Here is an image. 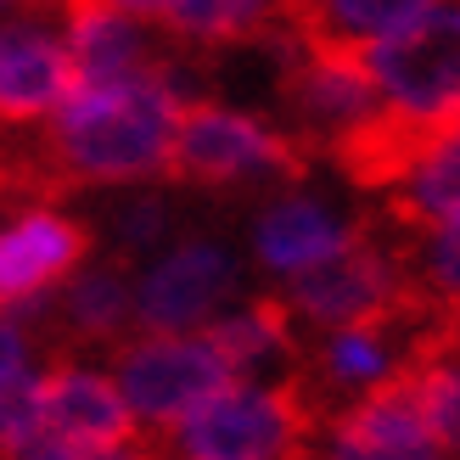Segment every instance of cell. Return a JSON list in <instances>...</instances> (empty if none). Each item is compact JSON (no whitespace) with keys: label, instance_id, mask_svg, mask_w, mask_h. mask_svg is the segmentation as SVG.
Instances as JSON below:
<instances>
[{"label":"cell","instance_id":"obj_1","mask_svg":"<svg viewBox=\"0 0 460 460\" xmlns=\"http://www.w3.org/2000/svg\"><path fill=\"white\" fill-rule=\"evenodd\" d=\"M186 84L180 74L124 84V90H79L57 107L51 119V164L67 180H90V186H124V180H146L169 169L174 129L186 112Z\"/></svg>","mask_w":460,"mask_h":460},{"label":"cell","instance_id":"obj_2","mask_svg":"<svg viewBox=\"0 0 460 460\" xmlns=\"http://www.w3.org/2000/svg\"><path fill=\"white\" fill-rule=\"evenodd\" d=\"M387 119L404 124L416 141H432L460 119V6L421 0L416 17L399 22L387 40L359 51Z\"/></svg>","mask_w":460,"mask_h":460},{"label":"cell","instance_id":"obj_3","mask_svg":"<svg viewBox=\"0 0 460 460\" xmlns=\"http://www.w3.org/2000/svg\"><path fill=\"white\" fill-rule=\"evenodd\" d=\"M275 45H281V90H287V107L292 119L304 124L314 141H326L332 152H342L354 141V135H365L371 124H382V96L371 74H365L359 51H342V45H320L309 40L304 29H297V17L281 12V22H275Z\"/></svg>","mask_w":460,"mask_h":460},{"label":"cell","instance_id":"obj_4","mask_svg":"<svg viewBox=\"0 0 460 460\" xmlns=\"http://www.w3.org/2000/svg\"><path fill=\"white\" fill-rule=\"evenodd\" d=\"M309 438V410L297 387L230 382L214 404L174 432L180 460H297Z\"/></svg>","mask_w":460,"mask_h":460},{"label":"cell","instance_id":"obj_5","mask_svg":"<svg viewBox=\"0 0 460 460\" xmlns=\"http://www.w3.org/2000/svg\"><path fill=\"white\" fill-rule=\"evenodd\" d=\"M112 382L135 421L180 432L202 404H214L230 387V365L208 337H141L119 354Z\"/></svg>","mask_w":460,"mask_h":460},{"label":"cell","instance_id":"obj_6","mask_svg":"<svg viewBox=\"0 0 460 460\" xmlns=\"http://www.w3.org/2000/svg\"><path fill=\"white\" fill-rule=\"evenodd\" d=\"M169 169L180 180H202V186H230V180H270V174H297L304 157L281 129L252 119L242 107L219 102H191L180 112Z\"/></svg>","mask_w":460,"mask_h":460},{"label":"cell","instance_id":"obj_7","mask_svg":"<svg viewBox=\"0 0 460 460\" xmlns=\"http://www.w3.org/2000/svg\"><path fill=\"white\" fill-rule=\"evenodd\" d=\"M236 292V252L214 236H191L129 287L135 320L152 337H197L202 320H219V304Z\"/></svg>","mask_w":460,"mask_h":460},{"label":"cell","instance_id":"obj_8","mask_svg":"<svg viewBox=\"0 0 460 460\" xmlns=\"http://www.w3.org/2000/svg\"><path fill=\"white\" fill-rule=\"evenodd\" d=\"M62 40L79 90H124L174 74L157 22L141 6H74Z\"/></svg>","mask_w":460,"mask_h":460},{"label":"cell","instance_id":"obj_9","mask_svg":"<svg viewBox=\"0 0 460 460\" xmlns=\"http://www.w3.org/2000/svg\"><path fill=\"white\" fill-rule=\"evenodd\" d=\"M287 309L326 332H359V326H382L404 309V281L394 259L371 242H354L349 252H337L332 264H320L314 275L287 287Z\"/></svg>","mask_w":460,"mask_h":460},{"label":"cell","instance_id":"obj_10","mask_svg":"<svg viewBox=\"0 0 460 460\" xmlns=\"http://www.w3.org/2000/svg\"><path fill=\"white\" fill-rule=\"evenodd\" d=\"M84 230L57 208H22L0 225V314H34L57 287L79 275Z\"/></svg>","mask_w":460,"mask_h":460},{"label":"cell","instance_id":"obj_11","mask_svg":"<svg viewBox=\"0 0 460 460\" xmlns=\"http://www.w3.org/2000/svg\"><path fill=\"white\" fill-rule=\"evenodd\" d=\"M326 460H444V444L427 427L416 376L399 371L376 394H365L342 410L332 421Z\"/></svg>","mask_w":460,"mask_h":460},{"label":"cell","instance_id":"obj_12","mask_svg":"<svg viewBox=\"0 0 460 460\" xmlns=\"http://www.w3.org/2000/svg\"><path fill=\"white\" fill-rule=\"evenodd\" d=\"M67 96H74L67 40L51 22L6 17L0 22V124L57 119V107Z\"/></svg>","mask_w":460,"mask_h":460},{"label":"cell","instance_id":"obj_13","mask_svg":"<svg viewBox=\"0 0 460 460\" xmlns=\"http://www.w3.org/2000/svg\"><path fill=\"white\" fill-rule=\"evenodd\" d=\"M359 236L342 214H332L320 197H275L270 208L252 225V252L270 275H287V281H304L320 264H332L337 252H349Z\"/></svg>","mask_w":460,"mask_h":460},{"label":"cell","instance_id":"obj_14","mask_svg":"<svg viewBox=\"0 0 460 460\" xmlns=\"http://www.w3.org/2000/svg\"><path fill=\"white\" fill-rule=\"evenodd\" d=\"M40 427L51 438L102 449V444H124L135 416L112 376L90 371V365H51L40 376Z\"/></svg>","mask_w":460,"mask_h":460},{"label":"cell","instance_id":"obj_15","mask_svg":"<svg viewBox=\"0 0 460 460\" xmlns=\"http://www.w3.org/2000/svg\"><path fill=\"white\" fill-rule=\"evenodd\" d=\"M394 197H399V214L421 230H438L460 214V119L427 141V152L410 164Z\"/></svg>","mask_w":460,"mask_h":460},{"label":"cell","instance_id":"obj_16","mask_svg":"<svg viewBox=\"0 0 460 460\" xmlns=\"http://www.w3.org/2000/svg\"><path fill=\"white\" fill-rule=\"evenodd\" d=\"M157 29H169L180 40L197 45H242V40H264L275 34L281 12L259 6V0H157V6H141Z\"/></svg>","mask_w":460,"mask_h":460},{"label":"cell","instance_id":"obj_17","mask_svg":"<svg viewBox=\"0 0 460 460\" xmlns=\"http://www.w3.org/2000/svg\"><path fill=\"white\" fill-rule=\"evenodd\" d=\"M208 342L230 365V376L264 371V365L281 359L287 342H292V309L281 304V297H252V304H242V309H230V314L214 320Z\"/></svg>","mask_w":460,"mask_h":460},{"label":"cell","instance_id":"obj_18","mask_svg":"<svg viewBox=\"0 0 460 460\" xmlns=\"http://www.w3.org/2000/svg\"><path fill=\"white\" fill-rule=\"evenodd\" d=\"M57 314H62V326L74 332V337H112L135 314V297H129L124 270L119 264H90V270H79L74 281L62 287Z\"/></svg>","mask_w":460,"mask_h":460},{"label":"cell","instance_id":"obj_19","mask_svg":"<svg viewBox=\"0 0 460 460\" xmlns=\"http://www.w3.org/2000/svg\"><path fill=\"white\" fill-rule=\"evenodd\" d=\"M410 376L421 387V410L432 438L444 444V455H460V337L444 332L427 342L421 365H410Z\"/></svg>","mask_w":460,"mask_h":460},{"label":"cell","instance_id":"obj_20","mask_svg":"<svg viewBox=\"0 0 460 460\" xmlns=\"http://www.w3.org/2000/svg\"><path fill=\"white\" fill-rule=\"evenodd\" d=\"M326 376L337 387H354V394H376V387L394 371V342H387L382 326H359V332H332L326 342Z\"/></svg>","mask_w":460,"mask_h":460},{"label":"cell","instance_id":"obj_21","mask_svg":"<svg viewBox=\"0 0 460 460\" xmlns=\"http://www.w3.org/2000/svg\"><path fill=\"white\" fill-rule=\"evenodd\" d=\"M427 281L438 287L449 304H460V214L432 230V242H427Z\"/></svg>","mask_w":460,"mask_h":460},{"label":"cell","instance_id":"obj_22","mask_svg":"<svg viewBox=\"0 0 460 460\" xmlns=\"http://www.w3.org/2000/svg\"><path fill=\"white\" fill-rule=\"evenodd\" d=\"M169 225V202L164 197H129L119 208V247H152Z\"/></svg>","mask_w":460,"mask_h":460},{"label":"cell","instance_id":"obj_23","mask_svg":"<svg viewBox=\"0 0 460 460\" xmlns=\"http://www.w3.org/2000/svg\"><path fill=\"white\" fill-rule=\"evenodd\" d=\"M29 354H34V349H29V326H22L17 314H0V387L34 371Z\"/></svg>","mask_w":460,"mask_h":460},{"label":"cell","instance_id":"obj_24","mask_svg":"<svg viewBox=\"0 0 460 460\" xmlns=\"http://www.w3.org/2000/svg\"><path fill=\"white\" fill-rule=\"evenodd\" d=\"M0 22H6V12H0Z\"/></svg>","mask_w":460,"mask_h":460}]
</instances>
